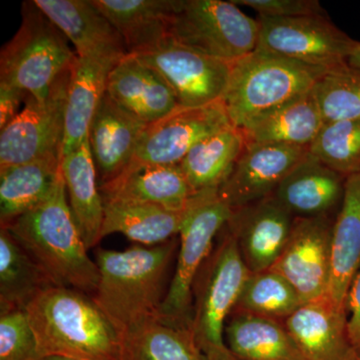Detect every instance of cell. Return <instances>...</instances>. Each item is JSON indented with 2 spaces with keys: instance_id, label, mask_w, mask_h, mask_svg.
<instances>
[{
  "instance_id": "cell-1",
  "label": "cell",
  "mask_w": 360,
  "mask_h": 360,
  "mask_svg": "<svg viewBox=\"0 0 360 360\" xmlns=\"http://www.w3.org/2000/svg\"><path fill=\"white\" fill-rule=\"evenodd\" d=\"M179 246L177 236L158 245L96 250L99 281L91 297L122 338L160 317Z\"/></svg>"
},
{
  "instance_id": "cell-2",
  "label": "cell",
  "mask_w": 360,
  "mask_h": 360,
  "mask_svg": "<svg viewBox=\"0 0 360 360\" xmlns=\"http://www.w3.org/2000/svg\"><path fill=\"white\" fill-rule=\"evenodd\" d=\"M25 311L42 357L123 360L122 333L86 293L51 285Z\"/></svg>"
},
{
  "instance_id": "cell-3",
  "label": "cell",
  "mask_w": 360,
  "mask_h": 360,
  "mask_svg": "<svg viewBox=\"0 0 360 360\" xmlns=\"http://www.w3.org/2000/svg\"><path fill=\"white\" fill-rule=\"evenodd\" d=\"M4 227L30 253L53 285L94 295L98 269L87 253L71 212L63 174L44 201Z\"/></svg>"
},
{
  "instance_id": "cell-4",
  "label": "cell",
  "mask_w": 360,
  "mask_h": 360,
  "mask_svg": "<svg viewBox=\"0 0 360 360\" xmlns=\"http://www.w3.org/2000/svg\"><path fill=\"white\" fill-rule=\"evenodd\" d=\"M326 72L257 49L232 63L221 101L231 124L243 130L309 94Z\"/></svg>"
},
{
  "instance_id": "cell-5",
  "label": "cell",
  "mask_w": 360,
  "mask_h": 360,
  "mask_svg": "<svg viewBox=\"0 0 360 360\" xmlns=\"http://www.w3.org/2000/svg\"><path fill=\"white\" fill-rule=\"evenodd\" d=\"M250 274L224 226L193 285L191 329L207 360H238L225 343L224 331Z\"/></svg>"
},
{
  "instance_id": "cell-6",
  "label": "cell",
  "mask_w": 360,
  "mask_h": 360,
  "mask_svg": "<svg viewBox=\"0 0 360 360\" xmlns=\"http://www.w3.org/2000/svg\"><path fill=\"white\" fill-rule=\"evenodd\" d=\"M18 32L0 53V82L15 85L37 99L49 90L77 58L63 32L34 1H25Z\"/></svg>"
},
{
  "instance_id": "cell-7",
  "label": "cell",
  "mask_w": 360,
  "mask_h": 360,
  "mask_svg": "<svg viewBox=\"0 0 360 360\" xmlns=\"http://www.w3.org/2000/svg\"><path fill=\"white\" fill-rule=\"evenodd\" d=\"M231 214V208L219 198V189L193 194L180 229L174 276L160 307V321L191 328L194 283Z\"/></svg>"
},
{
  "instance_id": "cell-8",
  "label": "cell",
  "mask_w": 360,
  "mask_h": 360,
  "mask_svg": "<svg viewBox=\"0 0 360 360\" xmlns=\"http://www.w3.org/2000/svg\"><path fill=\"white\" fill-rule=\"evenodd\" d=\"M169 37L213 58L233 63L257 49L259 21L224 0H179Z\"/></svg>"
},
{
  "instance_id": "cell-9",
  "label": "cell",
  "mask_w": 360,
  "mask_h": 360,
  "mask_svg": "<svg viewBox=\"0 0 360 360\" xmlns=\"http://www.w3.org/2000/svg\"><path fill=\"white\" fill-rule=\"evenodd\" d=\"M70 77V68L56 80L44 98L28 94L25 108L0 134V168L40 158L61 160Z\"/></svg>"
},
{
  "instance_id": "cell-10",
  "label": "cell",
  "mask_w": 360,
  "mask_h": 360,
  "mask_svg": "<svg viewBox=\"0 0 360 360\" xmlns=\"http://www.w3.org/2000/svg\"><path fill=\"white\" fill-rule=\"evenodd\" d=\"M257 49L329 71L347 65L356 40L321 15L290 18L259 16Z\"/></svg>"
},
{
  "instance_id": "cell-11",
  "label": "cell",
  "mask_w": 360,
  "mask_h": 360,
  "mask_svg": "<svg viewBox=\"0 0 360 360\" xmlns=\"http://www.w3.org/2000/svg\"><path fill=\"white\" fill-rule=\"evenodd\" d=\"M134 54L155 70L174 91L181 108H198L222 101L232 63L205 56L172 37Z\"/></svg>"
},
{
  "instance_id": "cell-12",
  "label": "cell",
  "mask_w": 360,
  "mask_h": 360,
  "mask_svg": "<svg viewBox=\"0 0 360 360\" xmlns=\"http://www.w3.org/2000/svg\"><path fill=\"white\" fill-rule=\"evenodd\" d=\"M231 125L222 101L203 108H180L148 125L127 167L179 165L195 144Z\"/></svg>"
},
{
  "instance_id": "cell-13",
  "label": "cell",
  "mask_w": 360,
  "mask_h": 360,
  "mask_svg": "<svg viewBox=\"0 0 360 360\" xmlns=\"http://www.w3.org/2000/svg\"><path fill=\"white\" fill-rule=\"evenodd\" d=\"M335 219H295L290 239L272 267L291 284L303 303L328 293Z\"/></svg>"
},
{
  "instance_id": "cell-14",
  "label": "cell",
  "mask_w": 360,
  "mask_h": 360,
  "mask_svg": "<svg viewBox=\"0 0 360 360\" xmlns=\"http://www.w3.org/2000/svg\"><path fill=\"white\" fill-rule=\"evenodd\" d=\"M307 153V148L278 144L245 146L219 187V198L232 210L269 198Z\"/></svg>"
},
{
  "instance_id": "cell-15",
  "label": "cell",
  "mask_w": 360,
  "mask_h": 360,
  "mask_svg": "<svg viewBox=\"0 0 360 360\" xmlns=\"http://www.w3.org/2000/svg\"><path fill=\"white\" fill-rule=\"evenodd\" d=\"M295 217L272 196L232 210L225 229L250 272L270 269L290 239Z\"/></svg>"
},
{
  "instance_id": "cell-16",
  "label": "cell",
  "mask_w": 360,
  "mask_h": 360,
  "mask_svg": "<svg viewBox=\"0 0 360 360\" xmlns=\"http://www.w3.org/2000/svg\"><path fill=\"white\" fill-rule=\"evenodd\" d=\"M149 124L124 110L106 91L90 123V153L99 187L129 167Z\"/></svg>"
},
{
  "instance_id": "cell-17",
  "label": "cell",
  "mask_w": 360,
  "mask_h": 360,
  "mask_svg": "<svg viewBox=\"0 0 360 360\" xmlns=\"http://www.w3.org/2000/svg\"><path fill=\"white\" fill-rule=\"evenodd\" d=\"M307 360H359L347 330L345 307L328 295L303 303L284 322Z\"/></svg>"
},
{
  "instance_id": "cell-18",
  "label": "cell",
  "mask_w": 360,
  "mask_h": 360,
  "mask_svg": "<svg viewBox=\"0 0 360 360\" xmlns=\"http://www.w3.org/2000/svg\"><path fill=\"white\" fill-rule=\"evenodd\" d=\"M345 180L309 151L271 196L295 219L333 217L342 202Z\"/></svg>"
},
{
  "instance_id": "cell-19",
  "label": "cell",
  "mask_w": 360,
  "mask_h": 360,
  "mask_svg": "<svg viewBox=\"0 0 360 360\" xmlns=\"http://www.w3.org/2000/svg\"><path fill=\"white\" fill-rule=\"evenodd\" d=\"M124 56L127 54L77 56L70 66L61 158L77 150L89 139L90 123L108 89L111 70Z\"/></svg>"
},
{
  "instance_id": "cell-20",
  "label": "cell",
  "mask_w": 360,
  "mask_h": 360,
  "mask_svg": "<svg viewBox=\"0 0 360 360\" xmlns=\"http://www.w3.org/2000/svg\"><path fill=\"white\" fill-rule=\"evenodd\" d=\"M106 91L124 110L148 124L180 108L165 80L134 54L127 53L116 63Z\"/></svg>"
},
{
  "instance_id": "cell-21",
  "label": "cell",
  "mask_w": 360,
  "mask_h": 360,
  "mask_svg": "<svg viewBox=\"0 0 360 360\" xmlns=\"http://www.w3.org/2000/svg\"><path fill=\"white\" fill-rule=\"evenodd\" d=\"M75 47L77 56L127 54L122 35L94 0H33Z\"/></svg>"
},
{
  "instance_id": "cell-22",
  "label": "cell",
  "mask_w": 360,
  "mask_h": 360,
  "mask_svg": "<svg viewBox=\"0 0 360 360\" xmlns=\"http://www.w3.org/2000/svg\"><path fill=\"white\" fill-rule=\"evenodd\" d=\"M104 202L146 203L184 210L193 193L179 165H139L99 187Z\"/></svg>"
},
{
  "instance_id": "cell-23",
  "label": "cell",
  "mask_w": 360,
  "mask_h": 360,
  "mask_svg": "<svg viewBox=\"0 0 360 360\" xmlns=\"http://www.w3.org/2000/svg\"><path fill=\"white\" fill-rule=\"evenodd\" d=\"M360 269V172L345 180V194L333 222L331 274L326 295L345 307L348 288Z\"/></svg>"
},
{
  "instance_id": "cell-24",
  "label": "cell",
  "mask_w": 360,
  "mask_h": 360,
  "mask_svg": "<svg viewBox=\"0 0 360 360\" xmlns=\"http://www.w3.org/2000/svg\"><path fill=\"white\" fill-rule=\"evenodd\" d=\"M68 203L87 250L101 241L104 205L89 139L77 150L61 158Z\"/></svg>"
},
{
  "instance_id": "cell-25",
  "label": "cell",
  "mask_w": 360,
  "mask_h": 360,
  "mask_svg": "<svg viewBox=\"0 0 360 360\" xmlns=\"http://www.w3.org/2000/svg\"><path fill=\"white\" fill-rule=\"evenodd\" d=\"M179 0H94L122 35L127 53L150 49L169 37Z\"/></svg>"
},
{
  "instance_id": "cell-26",
  "label": "cell",
  "mask_w": 360,
  "mask_h": 360,
  "mask_svg": "<svg viewBox=\"0 0 360 360\" xmlns=\"http://www.w3.org/2000/svg\"><path fill=\"white\" fill-rule=\"evenodd\" d=\"M189 203V202H188ZM101 238L122 233L137 245L153 246L179 236L187 212L132 202H104Z\"/></svg>"
},
{
  "instance_id": "cell-27",
  "label": "cell",
  "mask_w": 360,
  "mask_h": 360,
  "mask_svg": "<svg viewBox=\"0 0 360 360\" xmlns=\"http://www.w3.org/2000/svg\"><path fill=\"white\" fill-rule=\"evenodd\" d=\"M224 340L238 360H307L284 323L255 315L232 314Z\"/></svg>"
},
{
  "instance_id": "cell-28",
  "label": "cell",
  "mask_w": 360,
  "mask_h": 360,
  "mask_svg": "<svg viewBox=\"0 0 360 360\" xmlns=\"http://www.w3.org/2000/svg\"><path fill=\"white\" fill-rule=\"evenodd\" d=\"M61 160L40 158L0 168V227L32 210L53 191L61 177Z\"/></svg>"
},
{
  "instance_id": "cell-29",
  "label": "cell",
  "mask_w": 360,
  "mask_h": 360,
  "mask_svg": "<svg viewBox=\"0 0 360 360\" xmlns=\"http://www.w3.org/2000/svg\"><path fill=\"white\" fill-rule=\"evenodd\" d=\"M323 124L311 91L240 131L245 146L278 144L309 149Z\"/></svg>"
},
{
  "instance_id": "cell-30",
  "label": "cell",
  "mask_w": 360,
  "mask_h": 360,
  "mask_svg": "<svg viewBox=\"0 0 360 360\" xmlns=\"http://www.w3.org/2000/svg\"><path fill=\"white\" fill-rule=\"evenodd\" d=\"M245 146L243 132L232 125L195 144L179 165L193 193L219 189Z\"/></svg>"
},
{
  "instance_id": "cell-31",
  "label": "cell",
  "mask_w": 360,
  "mask_h": 360,
  "mask_svg": "<svg viewBox=\"0 0 360 360\" xmlns=\"http://www.w3.org/2000/svg\"><path fill=\"white\" fill-rule=\"evenodd\" d=\"M53 285L37 262L0 227V310L25 309L45 288Z\"/></svg>"
},
{
  "instance_id": "cell-32",
  "label": "cell",
  "mask_w": 360,
  "mask_h": 360,
  "mask_svg": "<svg viewBox=\"0 0 360 360\" xmlns=\"http://www.w3.org/2000/svg\"><path fill=\"white\" fill-rule=\"evenodd\" d=\"M123 360H207L189 328L155 319L123 336Z\"/></svg>"
},
{
  "instance_id": "cell-33",
  "label": "cell",
  "mask_w": 360,
  "mask_h": 360,
  "mask_svg": "<svg viewBox=\"0 0 360 360\" xmlns=\"http://www.w3.org/2000/svg\"><path fill=\"white\" fill-rule=\"evenodd\" d=\"M302 304L291 284L270 269L250 272L232 314L255 315L284 323Z\"/></svg>"
},
{
  "instance_id": "cell-34",
  "label": "cell",
  "mask_w": 360,
  "mask_h": 360,
  "mask_svg": "<svg viewBox=\"0 0 360 360\" xmlns=\"http://www.w3.org/2000/svg\"><path fill=\"white\" fill-rule=\"evenodd\" d=\"M310 155L347 179L360 172V118L324 122Z\"/></svg>"
},
{
  "instance_id": "cell-35",
  "label": "cell",
  "mask_w": 360,
  "mask_h": 360,
  "mask_svg": "<svg viewBox=\"0 0 360 360\" xmlns=\"http://www.w3.org/2000/svg\"><path fill=\"white\" fill-rule=\"evenodd\" d=\"M312 94L324 122L360 118V70L347 65L326 71Z\"/></svg>"
},
{
  "instance_id": "cell-36",
  "label": "cell",
  "mask_w": 360,
  "mask_h": 360,
  "mask_svg": "<svg viewBox=\"0 0 360 360\" xmlns=\"http://www.w3.org/2000/svg\"><path fill=\"white\" fill-rule=\"evenodd\" d=\"M25 309L0 310V360H41Z\"/></svg>"
},
{
  "instance_id": "cell-37",
  "label": "cell",
  "mask_w": 360,
  "mask_h": 360,
  "mask_svg": "<svg viewBox=\"0 0 360 360\" xmlns=\"http://www.w3.org/2000/svg\"><path fill=\"white\" fill-rule=\"evenodd\" d=\"M236 6L255 9L264 18H290L326 14L317 0H231Z\"/></svg>"
},
{
  "instance_id": "cell-38",
  "label": "cell",
  "mask_w": 360,
  "mask_h": 360,
  "mask_svg": "<svg viewBox=\"0 0 360 360\" xmlns=\"http://www.w3.org/2000/svg\"><path fill=\"white\" fill-rule=\"evenodd\" d=\"M345 309L350 342L360 359V269L348 288Z\"/></svg>"
},
{
  "instance_id": "cell-39",
  "label": "cell",
  "mask_w": 360,
  "mask_h": 360,
  "mask_svg": "<svg viewBox=\"0 0 360 360\" xmlns=\"http://www.w3.org/2000/svg\"><path fill=\"white\" fill-rule=\"evenodd\" d=\"M28 94L15 85L0 82V129L6 127L20 112V104Z\"/></svg>"
},
{
  "instance_id": "cell-40",
  "label": "cell",
  "mask_w": 360,
  "mask_h": 360,
  "mask_svg": "<svg viewBox=\"0 0 360 360\" xmlns=\"http://www.w3.org/2000/svg\"><path fill=\"white\" fill-rule=\"evenodd\" d=\"M347 65L352 68L360 70V41H357L354 51L348 58Z\"/></svg>"
},
{
  "instance_id": "cell-41",
  "label": "cell",
  "mask_w": 360,
  "mask_h": 360,
  "mask_svg": "<svg viewBox=\"0 0 360 360\" xmlns=\"http://www.w3.org/2000/svg\"><path fill=\"white\" fill-rule=\"evenodd\" d=\"M41 360H78L70 359V357L59 356V355H49V356L42 357Z\"/></svg>"
},
{
  "instance_id": "cell-42",
  "label": "cell",
  "mask_w": 360,
  "mask_h": 360,
  "mask_svg": "<svg viewBox=\"0 0 360 360\" xmlns=\"http://www.w3.org/2000/svg\"><path fill=\"white\" fill-rule=\"evenodd\" d=\"M360 360V359H359Z\"/></svg>"
}]
</instances>
